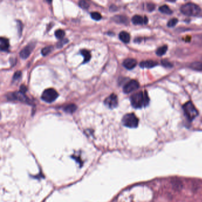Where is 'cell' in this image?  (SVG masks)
I'll list each match as a JSON object with an SVG mask.
<instances>
[{
  "label": "cell",
  "instance_id": "obj_7",
  "mask_svg": "<svg viewBox=\"0 0 202 202\" xmlns=\"http://www.w3.org/2000/svg\"><path fill=\"white\" fill-rule=\"evenodd\" d=\"M7 97L8 100L10 101H15V100H18V101H27V99L24 95V93L21 92H14V93H10L7 96Z\"/></svg>",
  "mask_w": 202,
  "mask_h": 202
},
{
  "label": "cell",
  "instance_id": "obj_22",
  "mask_svg": "<svg viewBox=\"0 0 202 202\" xmlns=\"http://www.w3.org/2000/svg\"><path fill=\"white\" fill-rule=\"evenodd\" d=\"M91 17L93 19L95 20H101V14L98 13V12H93L91 13Z\"/></svg>",
  "mask_w": 202,
  "mask_h": 202
},
{
  "label": "cell",
  "instance_id": "obj_18",
  "mask_svg": "<svg viewBox=\"0 0 202 202\" xmlns=\"http://www.w3.org/2000/svg\"><path fill=\"white\" fill-rule=\"evenodd\" d=\"M159 10L164 14H171L173 13L172 10L169 7H168L167 5H164L161 6L159 8Z\"/></svg>",
  "mask_w": 202,
  "mask_h": 202
},
{
  "label": "cell",
  "instance_id": "obj_10",
  "mask_svg": "<svg viewBox=\"0 0 202 202\" xmlns=\"http://www.w3.org/2000/svg\"><path fill=\"white\" fill-rule=\"evenodd\" d=\"M132 21L134 24H146L148 22V19L147 17H142L139 15H134L132 18Z\"/></svg>",
  "mask_w": 202,
  "mask_h": 202
},
{
  "label": "cell",
  "instance_id": "obj_2",
  "mask_svg": "<svg viewBox=\"0 0 202 202\" xmlns=\"http://www.w3.org/2000/svg\"><path fill=\"white\" fill-rule=\"evenodd\" d=\"M180 10L183 14L188 16H196L201 11V9L199 6L192 2H189L183 5Z\"/></svg>",
  "mask_w": 202,
  "mask_h": 202
},
{
  "label": "cell",
  "instance_id": "obj_11",
  "mask_svg": "<svg viewBox=\"0 0 202 202\" xmlns=\"http://www.w3.org/2000/svg\"><path fill=\"white\" fill-rule=\"evenodd\" d=\"M136 64L137 61L132 58L126 59L123 62V65L124 66V67L129 70L134 68L136 66Z\"/></svg>",
  "mask_w": 202,
  "mask_h": 202
},
{
  "label": "cell",
  "instance_id": "obj_6",
  "mask_svg": "<svg viewBox=\"0 0 202 202\" xmlns=\"http://www.w3.org/2000/svg\"><path fill=\"white\" fill-rule=\"evenodd\" d=\"M139 87V83L137 81L133 80L129 81L123 87V91L125 93L128 94L138 90Z\"/></svg>",
  "mask_w": 202,
  "mask_h": 202
},
{
  "label": "cell",
  "instance_id": "obj_9",
  "mask_svg": "<svg viewBox=\"0 0 202 202\" xmlns=\"http://www.w3.org/2000/svg\"><path fill=\"white\" fill-rule=\"evenodd\" d=\"M35 46V42H31L29 43L27 46H26L20 53V56L22 59H26L31 54L32 52L34 49Z\"/></svg>",
  "mask_w": 202,
  "mask_h": 202
},
{
  "label": "cell",
  "instance_id": "obj_3",
  "mask_svg": "<svg viewBox=\"0 0 202 202\" xmlns=\"http://www.w3.org/2000/svg\"><path fill=\"white\" fill-rule=\"evenodd\" d=\"M183 108L185 115L190 121H192L198 116L199 112L195 107L193 102L191 101H188L185 104H184Z\"/></svg>",
  "mask_w": 202,
  "mask_h": 202
},
{
  "label": "cell",
  "instance_id": "obj_4",
  "mask_svg": "<svg viewBox=\"0 0 202 202\" xmlns=\"http://www.w3.org/2000/svg\"><path fill=\"white\" fill-rule=\"evenodd\" d=\"M123 125L129 128H136L138 126L139 120L133 113L125 114L122 119Z\"/></svg>",
  "mask_w": 202,
  "mask_h": 202
},
{
  "label": "cell",
  "instance_id": "obj_30",
  "mask_svg": "<svg viewBox=\"0 0 202 202\" xmlns=\"http://www.w3.org/2000/svg\"><path fill=\"white\" fill-rule=\"evenodd\" d=\"M155 4H152V3H148V5H147V9L150 11H153L155 9Z\"/></svg>",
  "mask_w": 202,
  "mask_h": 202
},
{
  "label": "cell",
  "instance_id": "obj_31",
  "mask_svg": "<svg viewBox=\"0 0 202 202\" xmlns=\"http://www.w3.org/2000/svg\"><path fill=\"white\" fill-rule=\"evenodd\" d=\"M68 42V39H62V41H61L60 42H59L58 43V47L59 48H60L63 46V45L65 44L66 42Z\"/></svg>",
  "mask_w": 202,
  "mask_h": 202
},
{
  "label": "cell",
  "instance_id": "obj_19",
  "mask_svg": "<svg viewBox=\"0 0 202 202\" xmlns=\"http://www.w3.org/2000/svg\"><path fill=\"white\" fill-rule=\"evenodd\" d=\"M167 49H168V46L167 45H164L157 49V50L156 51V54L158 56H161L164 55V54H165L166 52L167 51Z\"/></svg>",
  "mask_w": 202,
  "mask_h": 202
},
{
  "label": "cell",
  "instance_id": "obj_20",
  "mask_svg": "<svg viewBox=\"0 0 202 202\" xmlns=\"http://www.w3.org/2000/svg\"><path fill=\"white\" fill-rule=\"evenodd\" d=\"M190 67L192 68L193 69L202 71V62H193L190 64Z\"/></svg>",
  "mask_w": 202,
  "mask_h": 202
},
{
  "label": "cell",
  "instance_id": "obj_21",
  "mask_svg": "<svg viewBox=\"0 0 202 202\" xmlns=\"http://www.w3.org/2000/svg\"><path fill=\"white\" fill-rule=\"evenodd\" d=\"M65 35V32L62 30V29H58L56 31H55V36L56 38L59 39H63V38H64Z\"/></svg>",
  "mask_w": 202,
  "mask_h": 202
},
{
  "label": "cell",
  "instance_id": "obj_25",
  "mask_svg": "<svg viewBox=\"0 0 202 202\" xmlns=\"http://www.w3.org/2000/svg\"><path fill=\"white\" fill-rule=\"evenodd\" d=\"M178 22V19L176 18H171L167 23V26L169 27H173L174 26H175L176 25V24Z\"/></svg>",
  "mask_w": 202,
  "mask_h": 202
},
{
  "label": "cell",
  "instance_id": "obj_5",
  "mask_svg": "<svg viewBox=\"0 0 202 202\" xmlns=\"http://www.w3.org/2000/svg\"><path fill=\"white\" fill-rule=\"evenodd\" d=\"M58 97V93L53 88L45 90L42 95V99L46 102H52L55 101Z\"/></svg>",
  "mask_w": 202,
  "mask_h": 202
},
{
  "label": "cell",
  "instance_id": "obj_12",
  "mask_svg": "<svg viewBox=\"0 0 202 202\" xmlns=\"http://www.w3.org/2000/svg\"><path fill=\"white\" fill-rule=\"evenodd\" d=\"M158 65V63L153 60H145L142 61L140 63V66L142 68H151Z\"/></svg>",
  "mask_w": 202,
  "mask_h": 202
},
{
  "label": "cell",
  "instance_id": "obj_29",
  "mask_svg": "<svg viewBox=\"0 0 202 202\" xmlns=\"http://www.w3.org/2000/svg\"><path fill=\"white\" fill-rule=\"evenodd\" d=\"M22 27H23V24L20 21H17V28H18V33L21 34V31H22Z\"/></svg>",
  "mask_w": 202,
  "mask_h": 202
},
{
  "label": "cell",
  "instance_id": "obj_24",
  "mask_svg": "<svg viewBox=\"0 0 202 202\" xmlns=\"http://www.w3.org/2000/svg\"><path fill=\"white\" fill-rule=\"evenodd\" d=\"M173 187L174 189H175L177 190H180L182 188V184L181 181H179L178 180H176L173 182Z\"/></svg>",
  "mask_w": 202,
  "mask_h": 202
},
{
  "label": "cell",
  "instance_id": "obj_17",
  "mask_svg": "<svg viewBox=\"0 0 202 202\" xmlns=\"http://www.w3.org/2000/svg\"><path fill=\"white\" fill-rule=\"evenodd\" d=\"M81 53L82 54V55L84 56V58L83 63H87L90 60L91 54L89 51L86 49H83L81 51Z\"/></svg>",
  "mask_w": 202,
  "mask_h": 202
},
{
  "label": "cell",
  "instance_id": "obj_14",
  "mask_svg": "<svg viewBox=\"0 0 202 202\" xmlns=\"http://www.w3.org/2000/svg\"><path fill=\"white\" fill-rule=\"evenodd\" d=\"M10 44L8 40L4 38H1L0 39V48L2 51H6L8 49Z\"/></svg>",
  "mask_w": 202,
  "mask_h": 202
},
{
  "label": "cell",
  "instance_id": "obj_13",
  "mask_svg": "<svg viewBox=\"0 0 202 202\" xmlns=\"http://www.w3.org/2000/svg\"><path fill=\"white\" fill-rule=\"evenodd\" d=\"M119 39L123 43H128L130 42V36L129 33H128L127 32L122 31L119 33Z\"/></svg>",
  "mask_w": 202,
  "mask_h": 202
},
{
  "label": "cell",
  "instance_id": "obj_23",
  "mask_svg": "<svg viewBox=\"0 0 202 202\" xmlns=\"http://www.w3.org/2000/svg\"><path fill=\"white\" fill-rule=\"evenodd\" d=\"M52 50H53V46H46V47L44 48L43 49H42V54L43 56H46L48 54H49Z\"/></svg>",
  "mask_w": 202,
  "mask_h": 202
},
{
  "label": "cell",
  "instance_id": "obj_32",
  "mask_svg": "<svg viewBox=\"0 0 202 202\" xmlns=\"http://www.w3.org/2000/svg\"><path fill=\"white\" fill-rule=\"evenodd\" d=\"M27 87H26L25 86L21 85V86H20V92H21V93H23L24 94V93L27 91Z\"/></svg>",
  "mask_w": 202,
  "mask_h": 202
},
{
  "label": "cell",
  "instance_id": "obj_28",
  "mask_svg": "<svg viewBox=\"0 0 202 202\" xmlns=\"http://www.w3.org/2000/svg\"><path fill=\"white\" fill-rule=\"evenodd\" d=\"M21 76V71H17L15 72V74H14L13 75V81H16L17 80H18Z\"/></svg>",
  "mask_w": 202,
  "mask_h": 202
},
{
  "label": "cell",
  "instance_id": "obj_16",
  "mask_svg": "<svg viewBox=\"0 0 202 202\" xmlns=\"http://www.w3.org/2000/svg\"><path fill=\"white\" fill-rule=\"evenodd\" d=\"M113 20L118 23H123V24H128V18L123 15H117L115 16L113 18Z\"/></svg>",
  "mask_w": 202,
  "mask_h": 202
},
{
  "label": "cell",
  "instance_id": "obj_26",
  "mask_svg": "<svg viewBox=\"0 0 202 202\" xmlns=\"http://www.w3.org/2000/svg\"><path fill=\"white\" fill-rule=\"evenodd\" d=\"M79 5L82 8L84 9H87L89 7V4L85 1H81L79 2Z\"/></svg>",
  "mask_w": 202,
  "mask_h": 202
},
{
  "label": "cell",
  "instance_id": "obj_27",
  "mask_svg": "<svg viewBox=\"0 0 202 202\" xmlns=\"http://www.w3.org/2000/svg\"><path fill=\"white\" fill-rule=\"evenodd\" d=\"M161 63L165 67H167V68H171V67H173L172 63H171L169 61H168L167 60H165V59L161 60Z\"/></svg>",
  "mask_w": 202,
  "mask_h": 202
},
{
  "label": "cell",
  "instance_id": "obj_1",
  "mask_svg": "<svg viewBox=\"0 0 202 202\" xmlns=\"http://www.w3.org/2000/svg\"><path fill=\"white\" fill-rule=\"evenodd\" d=\"M132 105L135 108H141L147 107L150 102V98L147 91H139L133 94L130 97Z\"/></svg>",
  "mask_w": 202,
  "mask_h": 202
},
{
  "label": "cell",
  "instance_id": "obj_15",
  "mask_svg": "<svg viewBox=\"0 0 202 202\" xmlns=\"http://www.w3.org/2000/svg\"><path fill=\"white\" fill-rule=\"evenodd\" d=\"M77 108V107L75 104H69L68 105H65L63 110H64L65 112L68 113H73L74 111H76Z\"/></svg>",
  "mask_w": 202,
  "mask_h": 202
},
{
  "label": "cell",
  "instance_id": "obj_8",
  "mask_svg": "<svg viewBox=\"0 0 202 202\" xmlns=\"http://www.w3.org/2000/svg\"><path fill=\"white\" fill-rule=\"evenodd\" d=\"M104 104L107 107L111 109L116 107L118 105V99L117 96L114 94H111L105 99Z\"/></svg>",
  "mask_w": 202,
  "mask_h": 202
}]
</instances>
